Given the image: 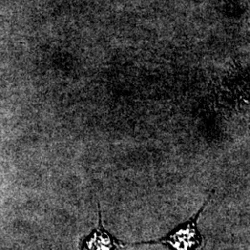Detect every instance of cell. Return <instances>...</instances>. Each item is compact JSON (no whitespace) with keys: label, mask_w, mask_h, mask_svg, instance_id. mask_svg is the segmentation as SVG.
<instances>
[{"label":"cell","mask_w":250,"mask_h":250,"mask_svg":"<svg viewBox=\"0 0 250 250\" xmlns=\"http://www.w3.org/2000/svg\"><path fill=\"white\" fill-rule=\"evenodd\" d=\"M212 192L209 193L205 203L199 208L196 214L193 215L186 222L177 225L169 233L159 239L151 241L125 243L126 246H140V245H162L170 250H197L202 247L204 236L198 228V219L208 204Z\"/></svg>","instance_id":"obj_1"},{"label":"cell","mask_w":250,"mask_h":250,"mask_svg":"<svg viewBox=\"0 0 250 250\" xmlns=\"http://www.w3.org/2000/svg\"><path fill=\"white\" fill-rule=\"evenodd\" d=\"M99 206V224L81 243V250H122L125 243L116 238L103 225L102 213Z\"/></svg>","instance_id":"obj_2"}]
</instances>
